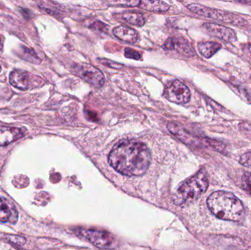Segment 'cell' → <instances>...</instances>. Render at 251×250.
Returning <instances> with one entry per match:
<instances>
[{
	"label": "cell",
	"instance_id": "6da1fadb",
	"mask_svg": "<svg viewBox=\"0 0 251 250\" xmlns=\"http://www.w3.org/2000/svg\"><path fill=\"white\" fill-rule=\"evenodd\" d=\"M149 149L136 140H124L117 143L109 153L108 162L117 172L127 176H141L151 163Z\"/></svg>",
	"mask_w": 251,
	"mask_h": 250
},
{
	"label": "cell",
	"instance_id": "7a4b0ae2",
	"mask_svg": "<svg viewBox=\"0 0 251 250\" xmlns=\"http://www.w3.org/2000/svg\"><path fill=\"white\" fill-rule=\"evenodd\" d=\"M207 206L214 216L223 220L239 222L245 216L242 202L229 191H214L207 199Z\"/></svg>",
	"mask_w": 251,
	"mask_h": 250
},
{
	"label": "cell",
	"instance_id": "3957f363",
	"mask_svg": "<svg viewBox=\"0 0 251 250\" xmlns=\"http://www.w3.org/2000/svg\"><path fill=\"white\" fill-rule=\"evenodd\" d=\"M209 187L208 175L201 169L193 176L181 184L173 196L176 206H185L193 203L206 192Z\"/></svg>",
	"mask_w": 251,
	"mask_h": 250
},
{
	"label": "cell",
	"instance_id": "277c9868",
	"mask_svg": "<svg viewBox=\"0 0 251 250\" xmlns=\"http://www.w3.org/2000/svg\"><path fill=\"white\" fill-rule=\"evenodd\" d=\"M188 8L189 11L200 17H206V18L211 19L222 22L230 23L233 25L242 26L243 24L244 20L241 17L231 13L208 8V7L195 3L188 5Z\"/></svg>",
	"mask_w": 251,
	"mask_h": 250
},
{
	"label": "cell",
	"instance_id": "5b68a950",
	"mask_svg": "<svg viewBox=\"0 0 251 250\" xmlns=\"http://www.w3.org/2000/svg\"><path fill=\"white\" fill-rule=\"evenodd\" d=\"M79 234L84 237L85 239L90 241L93 245L102 250L112 249L115 247V237L106 231L99 229H79Z\"/></svg>",
	"mask_w": 251,
	"mask_h": 250
},
{
	"label": "cell",
	"instance_id": "8992f818",
	"mask_svg": "<svg viewBox=\"0 0 251 250\" xmlns=\"http://www.w3.org/2000/svg\"><path fill=\"white\" fill-rule=\"evenodd\" d=\"M73 71L76 75L96 88H100L105 84L103 73L93 65L87 63L77 64L73 67Z\"/></svg>",
	"mask_w": 251,
	"mask_h": 250
},
{
	"label": "cell",
	"instance_id": "52a82bcc",
	"mask_svg": "<svg viewBox=\"0 0 251 250\" xmlns=\"http://www.w3.org/2000/svg\"><path fill=\"white\" fill-rule=\"evenodd\" d=\"M165 96L170 102L184 104L190 100L191 93L186 84L179 80H175L166 87Z\"/></svg>",
	"mask_w": 251,
	"mask_h": 250
},
{
	"label": "cell",
	"instance_id": "ba28073f",
	"mask_svg": "<svg viewBox=\"0 0 251 250\" xmlns=\"http://www.w3.org/2000/svg\"><path fill=\"white\" fill-rule=\"evenodd\" d=\"M203 27L207 30L209 34L214 37L218 38L225 42H234L237 39L236 33L232 29L229 28L226 26L214 23H205Z\"/></svg>",
	"mask_w": 251,
	"mask_h": 250
},
{
	"label": "cell",
	"instance_id": "9c48e42d",
	"mask_svg": "<svg viewBox=\"0 0 251 250\" xmlns=\"http://www.w3.org/2000/svg\"><path fill=\"white\" fill-rule=\"evenodd\" d=\"M163 49L165 50L176 51L179 54L188 58L195 55V51L185 39L170 38L163 45Z\"/></svg>",
	"mask_w": 251,
	"mask_h": 250
},
{
	"label": "cell",
	"instance_id": "30bf717a",
	"mask_svg": "<svg viewBox=\"0 0 251 250\" xmlns=\"http://www.w3.org/2000/svg\"><path fill=\"white\" fill-rule=\"evenodd\" d=\"M18 219L15 206L5 197H0V222L14 224Z\"/></svg>",
	"mask_w": 251,
	"mask_h": 250
},
{
	"label": "cell",
	"instance_id": "8fae6325",
	"mask_svg": "<svg viewBox=\"0 0 251 250\" xmlns=\"http://www.w3.org/2000/svg\"><path fill=\"white\" fill-rule=\"evenodd\" d=\"M23 136L24 134L20 128L0 125V146H8Z\"/></svg>",
	"mask_w": 251,
	"mask_h": 250
},
{
	"label": "cell",
	"instance_id": "7c38bea8",
	"mask_svg": "<svg viewBox=\"0 0 251 250\" xmlns=\"http://www.w3.org/2000/svg\"><path fill=\"white\" fill-rule=\"evenodd\" d=\"M167 128L172 134L186 144L197 145L199 143L200 140H197L195 137L189 134L185 128H182L180 125L170 123L167 125Z\"/></svg>",
	"mask_w": 251,
	"mask_h": 250
},
{
	"label": "cell",
	"instance_id": "4fadbf2b",
	"mask_svg": "<svg viewBox=\"0 0 251 250\" xmlns=\"http://www.w3.org/2000/svg\"><path fill=\"white\" fill-rule=\"evenodd\" d=\"M113 34L117 39L128 43H136L138 39V35L133 29L125 26H119L113 30Z\"/></svg>",
	"mask_w": 251,
	"mask_h": 250
},
{
	"label": "cell",
	"instance_id": "5bb4252c",
	"mask_svg": "<svg viewBox=\"0 0 251 250\" xmlns=\"http://www.w3.org/2000/svg\"><path fill=\"white\" fill-rule=\"evenodd\" d=\"M10 83L13 87L21 90H27L29 87V77L27 73L21 71H14L10 74Z\"/></svg>",
	"mask_w": 251,
	"mask_h": 250
},
{
	"label": "cell",
	"instance_id": "9a60e30c",
	"mask_svg": "<svg viewBox=\"0 0 251 250\" xmlns=\"http://www.w3.org/2000/svg\"><path fill=\"white\" fill-rule=\"evenodd\" d=\"M221 44L217 42H201L198 45V49L200 53L207 59L215 55L219 50L221 49Z\"/></svg>",
	"mask_w": 251,
	"mask_h": 250
},
{
	"label": "cell",
	"instance_id": "2e32d148",
	"mask_svg": "<svg viewBox=\"0 0 251 250\" xmlns=\"http://www.w3.org/2000/svg\"><path fill=\"white\" fill-rule=\"evenodd\" d=\"M139 7L142 9L151 12H166L168 11L170 6L166 2L162 1H141Z\"/></svg>",
	"mask_w": 251,
	"mask_h": 250
},
{
	"label": "cell",
	"instance_id": "e0dca14e",
	"mask_svg": "<svg viewBox=\"0 0 251 250\" xmlns=\"http://www.w3.org/2000/svg\"><path fill=\"white\" fill-rule=\"evenodd\" d=\"M122 19L126 22L133 25L142 27L145 24L146 19L142 14L135 12H126L122 14Z\"/></svg>",
	"mask_w": 251,
	"mask_h": 250
},
{
	"label": "cell",
	"instance_id": "ac0fdd59",
	"mask_svg": "<svg viewBox=\"0 0 251 250\" xmlns=\"http://www.w3.org/2000/svg\"><path fill=\"white\" fill-rule=\"evenodd\" d=\"M203 143H205L207 146H209L211 148L214 149L219 152H223L226 149V146L223 143L220 142L216 141V140H211V139L204 138L202 139Z\"/></svg>",
	"mask_w": 251,
	"mask_h": 250
},
{
	"label": "cell",
	"instance_id": "d6986e66",
	"mask_svg": "<svg viewBox=\"0 0 251 250\" xmlns=\"http://www.w3.org/2000/svg\"><path fill=\"white\" fill-rule=\"evenodd\" d=\"M242 187L251 196V173L247 172L242 176Z\"/></svg>",
	"mask_w": 251,
	"mask_h": 250
},
{
	"label": "cell",
	"instance_id": "ffe728a7",
	"mask_svg": "<svg viewBox=\"0 0 251 250\" xmlns=\"http://www.w3.org/2000/svg\"><path fill=\"white\" fill-rule=\"evenodd\" d=\"M124 55L126 58H129V59L133 60H140L141 58V55L140 52H137V51L134 50V49H129V48H126L124 51Z\"/></svg>",
	"mask_w": 251,
	"mask_h": 250
},
{
	"label": "cell",
	"instance_id": "44dd1931",
	"mask_svg": "<svg viewBox=\"0 0 251 250\" xmlns=\"http://www.w3.org/2000/svg\"><path fill=\"white\" fill-rule=\"evenodd\" d=\"M239 162L241 165H243L244 167H246L248 168L251 169V152L244 153L239 159Z\"/></svg>",
	"mask_w": 251,
	"mask_h": 250
},
{
	"label": "cell",
	"instance_id": "7402d4cb",
	"mask_svg": "<svg viewBox=\"0 0 251 250\" xmlns=\"http://www.w3.org/2000/svg\"><path fill=\"white\" fill-rule=\"evenodd\" d=\"M92 29L93 30H98V31L100 32H105L106 31V29H107V25L105 24V23L100 22V21H96V22L93 23L91 25Z\"/></svg>",
	"mask_w": 251,
	"mask_h": 250
},
{
	"label": "cell",
	"instance_id": "603a6c76",
	"mask_svg": "<svg viewBox=\"0 0 251 250\" xmlns=\"http://www.w3.org/2000/svg\"><path fill=\"white\" fill-rule=\"evenodd\" d=\"M99 61H100L102 64H104V65H106V66L111 67V68H115V69H120V68H121L123 67L122 65H121V64L112 62V61H107V60H99Z\"/></svg>",
	"mask_w": 251,
	"mask_h": 250
},
{
	"label": "cell",
	"instance_id": "cb8c5ba5",
	"mask_svg": "<svg viewBox=\"0 0 251 250\" xmlns=\"http://www.w3.org/2000/svg\"><path fill=\"white\" fill-rule=\"evenodd\" d=\"M9 239L12 242L15 243V244H20V245H23L25 243L26 240L24 239L22 237L16 236V235H11Z\"/></svg>",
	"mask_w": 251,
	"mask_h": 250
},
{
	"label": "cell",
	"instance_id": "d4e9b609",
	"mask_svg": "<svg viewBox=\"0 0 251 250\" xmlns=\"http://www.w3.org/2000/svg\"><path fill=\"white\" fill-rule=\"evenodd\" d=\"M241 131L245 133H251V125L249 124H241L239 125Z\"/></svg>",
	"mask_w": 251,
	"mask_h": 250
}]
</instances>
